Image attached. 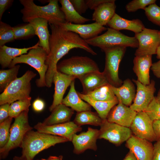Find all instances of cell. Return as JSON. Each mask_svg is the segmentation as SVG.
Instances as JSON below:
<instances>
[{"instance_id": "6da1fadb", "label": "cell", "mask_w": 160, "mask_h": 160, "mask_svg": "<svg viewBox=\"0 0 160 160\" xmlns=\"http://www.w3.org/2000/svg\"><path fill=\"white\" fill-rule=\"evenodd\" d=\"M51 34L49 40L50 52L45 62L48 68L45 76L46 86L50 87L57 72L58 62L71 49H82L93 55L97 53L78 34L59 25H49Z\"/></svg>"}, {"instance_id": "7a4b0ae2", "label": "cell", "mask_w": 160, "mask_h": 160, "mask_svg": "<svg viewBox=\"0 0 160 160\" xmlns=\"http://www.w3.org/2000/svg\"><path fill=\"white\" fill-rule=\"evenodd\" d=\"M23 7L20 10L22 19L28 23L30 19L42 18L47 19L49 25H60L66 22L65 15L60 7L58 0H50L44 6L36 5L33 0H20Z\"/></svg>"}, {"instance_id": "3957f363", "label": "cell", "mask_w": 160, "mask_h": 160, "mask_svg": "<svg viewBox=\"0 0 160 160\" xmlns=\"http://www.w3.org/2000/svg\"><path fill=\"white\" fill-rule=\"evenodd\" d=\"M69 141L61 137L31 130L25 135L20 147L22 155L28 160H33L41 151L56 144Z\"/></svg>"}, {"instance_id": "277c9868", "label": "cell", "mask_w": 160, "mask_h": 160, "mask_svg": "<svg viewBox=\"0 0 160 160\" xmlns=\"http://www.w3.org/2000/svg\"><path fill=\"white\" fill-rule=\"evenodd\" d=\"M36 74L28 70L21 77L17 78L0 95V105L11 104L16 101L31 98V81Z\"/></svg>"}, {"instance_id": "5b68a950", "label": "cell", "mask_w": 160, "mask_h": 160, "mask_svg": "<svg viewBox=\"0 0 160 160\" xmlns=\"http://www.w3.org/2000/svg\"><path fill=\"white\" fill-rule=\"evenodd\" d=\"M47 55L46 51L39 46L30 49L27 54L15 58L9 68H11L20 63L30 65L35 69L39 73V78L36 81L37 87H44L46 86L45 76L48 68V66L45 63Z\"/></svg>"}, {"instance_id": "8992f818", "label": "cell", "mask_w": 160, "mask_h": 160, "mask_svg": "<svg viewBox=\"0 0 160 160\" xmlns=\"http://www.w3.org/2000/svg\"><path fill=\"white\" fill-rule=\"evenodd\" d=\"M89 45L100 48L101 50L116 47L137 48L138 42L135 37H130L109 28L103 34L85 41Z\"/></svg>"}, {"instance_id": "52a82bcc", "label": "cell", "mask_w": 160, "mask_h": 160, "mask_svg": "<svg viewBox=\"0 0 160 160\" xmlns=\"http://www.w3.org/2000/svg\"><path fill=\"white\" fill-rule=\"evenodd\" d=\"M28 111L22 112L15 118L14 121L10 128L8 141L3 147L0 148L1 159L6 158L11 150L18 147H20L26 134L32 130L33 128L28 122Z\"/></svg>"}, {"instance_id": "ba28073f", "label": "cell", "mask_w": 160, "mask_h": 160, "mask_svg": "<svg viewBox=\"0 0 160 160\" xmlns=\"http://www.w3.org/2000/svg\"><path fill=\"white\" fill-rule=\"evenodd\" d=\"M57 71L74 76L76 78L89 72L100 71L97 63L91 58L83 56H73L64 59L57 65Z\"/></svg>"}, {"instance_id": "9c48e42d", "label": "cell", "mask_w": 160, "mask_h": 160, "mask_svg": "<svg viewBox=\"0 0 160 160\" xmlns=\"http://www.w3.org/2000/svg\"><path fill=\"white\" fill-rule=\"evenodd\" d=\"M126 48L125 47H116L102 50L105 54V66L103 72L108 83L113 87H119L123 83L119 76V69Z\"/></svg>"}, {"instance_id": "30bf717a", "label": "cell", "mask_w": 160, "mask_h": 160, "mask_svg": "<svg viewBox=\"0 0 160 160\" xmlns=\"http://www.w3.org/2000/svg\"><path fill=\"white\" fill-rule=\"evenodd\" d=\"M138 42L135 56L151 55L156 54L160 44V31L145 28L140 32L135 34Z\"/></svg>"}, {"instance_id": "8fae6325", "label": "cell", "mask_w": 160, "mask_h": 160, "mask_svg": "<svg viewBox=\"0 0 160 160\" xmlns=\"http://www.w3.org/2000/svg\"><path fill=\"white\" fill-rule=\"evenodd\" d=\"M98 139H103L116 146L126 141L132 135L130 128L124 127L106 119L103 120L99 130Z\"/></svg>"}, {"instance_id": "7c38bea8", "label": "cell", "mask_w": 160, "mask_h": 160, "mask_svg": "<svg viewBox=\"0 0 160 160\" xmlns=\"http://www.w3.org/2000/svg\"><path fill=\"white\" fill-rule=\"evenodd\" d=\"M135 136L151 142L156 141L153 121L144 111L137 112L130 127Z\"/></svg>"}, {"instance_id": "4fadbf2b", "label": "cell", "mask_w": 160, "mask_h": 160, "mask_svg": "<svg viewBox=\"0 0 160 160\" xmlns=\"http://www.w3.org/2000/svg\"><path fill=\"white\" fill-rule=\"evenodd\" d=\"M132 81L136 84L137 89L133 103L129 107L137 112L144 111L155 97V81L152 80L149 84L145 85L137 80L133 79Z\"/></svg>"}, {"instance_id": "5bb4252c", "label": "cell", "mask_w": 160, "mask_h": 160, "mask_svg": "<svg viewBox=\"0 0 160 160\" xmlns=\"http://www.w3.org/2000/svg\"><path fill=\"white\" fill-rule=\"evenodd\" d=\"M34 128L39 132L61 137L70 141H72L75 134L82 130L81 126L72 121L51 125H46L39 122Z\"/></svg>"}, {"instance_id": "9a60e30c", "label": "cell", "mask_w": 160, "mask_h": 160, "mask_svg": "<svg viewBox=\"0 0 160 160\" xmlns=\"http://www.w3.org/2000/svg\"><path fill=\"white\" fill-rule=\"evenodd\" d=\"M99 131L88 127L86 132H83L73 136L71 142L74 146L73 152L76 154L83 153L86 150L97 149V140L98 139Z\"/></svg>"}, {"instance_id": "2e32d148", "label": "cell", "mask_w": 160, "mask_h": 160, "mask_svg": "<svg viewBox=\"0 0 160 160\" xmlns=\"http://www.w3.org/2000/svg\"><path fill=\"white\" fill-rule=\"evenodd\" d=\"M137 112L119 101L109 112L106 119L109 122L130 128Z\"/></svg>"}, {"instance_id": "e0dca14e", "label": "cell", "mask_w": 160, "mask_h": 160, "mask_svg": "<svg viewBox=\"0 0 160 160\" xmlns=\"http://www.w3.org/2000/svg\"><path fill=\"white\" fill-rule=\"evenodd\" d=\"M126 142V147L137 160H152L153 145L151 142L132 135Z\"/></svg>"}, {"instance_id": "ac0fdd59", "label": "cell", "mask_w": 160, "mask_h": 160, "mask_svg": "<svg viewBox=\"0 0 160 160\" xmlns=\"http://www.w3.org/2000/svg\"><path fill=\"white\" fill-rule=\"evenodd\" d=\"M59 25L67 31L78 34L85 41L98 36L107 29L95 22L87 24H76L65 22Z\"/></svg>"}, {"instance_id": "d6986e66", "label": "cell", "mask_w": 160, "mask_h": 160, "mask_svg": "<svg viewBox=\"0 0 160 160\" xmlns=\"http://www.w3.org/2000/svg\"><path fill=\"white\" fill-rule=\"evenodd\" d=\"M76 78L58 71L55 74L53 83L55 84V92L52 103L49 109L52 112L58 105L62 103L63 96L67 88Z\"/></svg>"}, {"instance_id": "ffe728a7", "label": "cell", "mask_w": 160, "mask_h": 160, "mask_svg": "<svg viewBox=\"0 0 160 160\" xmlns=\"http://www.w3.org/2000/svg\"><path fill=\"white\" fill-rule=\"evenodd\" d=\"M152 56H135L133 60V71L137 80L145 85L150 83V70L153 63Z\"/></svg>"}, {"instance_id": "44dd1931", "label": "cell", "mask_w": 160, "mask_h": 160, "mask_svg": "<svg viewBox=\"0 0 160 160\" xmlns=\"http://www.w3.org/2000/svg\"><path fill=\"white\" fill-rule=\"evenodd\" d=\"M78 79L82 86V93L84 95H87L101 86L109 84L103 72H101L100 71L88 73Z\"/></svg>"}, {"instance_id": "7402d4cb", "label": "cell", "mask_w": 160, "mask_h": 160, "mask_svg": "<svg viewBox=\"0 0 160 160\" xmlns=\"http://www.w3.org/2000/svg\"><path fill=\"white\" fill-rule=\"evenodd\" d=\"M107 25L109 28L116 31L129 30L134 32L135 34L140 32L145 28L142 22L139 19L127 20L116 13Z\"/></svg>"}, {"instance_id": "603a6c76", "label": "cell", "mask_w": 160, "mask_h": 160, "mask_svg": "<svg viewBox=\"0 0 160 160\" xmlns=\"http://www.w3.org/2000/svg\"><path fill=\"white\" fill-rule=\"evenodd\" d=\"M33 28L36 35L38 37L39 46L47 52L49 53V40L50 34L48 29V21L46 19L36 18L29 20L28 22Z\"/></svg>"}, {"instance_id": "cb8c5ba5", "label": "cell", "mask_w": 160, "mask_h": 160, "mask_svg": "<svg viewBox=\"0 0 160 160\" xmlns=\"http://www.w3.org/2000/svg\"><path fill=\"white\" fill-rule=\"evenodd\" d=\"M115 1L109 0L98 6L94 10L92 20L102 26L107 25L116 13Z\"/></svg>"}, {"instance_id": "d4e9b609", "label": "cell", "mask_w": 160, "mask_h": 160, "mask_svg": "<svg viewBox=\"0 0 160 160\" xmlns=\"http://www.w3.org/2000/svg\"><path fill=\"white\" fill-rule=\"evenodd\" d=\"M111 88L118 100L127 106H130L135 99L136 90L132 81L129 79L125 80L119 87L112 86Z\"/></svg>"}, {"instance_id": "484cf974", "label": "cell", "mask_w": 160, "mask_h": 160, "mask_svg": "<svg viewBox=\"0 0 160 160\" xmlns=\"http://www.w3.org/2000/svg\"><path fill=\"white\" fill-rule=\"evenodd\" d=\"M39 46V41L35 45L22 48L11 47L5 45L0 47V64L2 68L9 67L12 60L16 57L27 54L30 49Z\"/></svg>"}, {"instance_id": "4316f807", "label": "cell", "mask_w": 160, "mask_h": 160, "mask_svg": "<svg viewBox=\"0 0 160 160\" xmlns=\"http://www.w3.org/2000/svg\"><path fill=\"white\" fill-rule=\"evenodd\" d=\"M51 112V114L42 122L43 124L51 125L69 121L74 111L61 103L57 106Z\"/></svg>"}, {"instance_id": "83f0119b", "label": "cell", "mask_w": 160, "mask_h": 160, "mask_svg": "<svg viewBox=\"0 0 160 160\" xmlns=\"http://www.w3.org/2000/svg\"><path fill=\"white\" fill-rule=\"evenodd\" d=\"M75 80L71 83L70 89L66 96L63 99L62 103L70 107L77 113L91 111V106L84 101L80 97L75 87Z\"/></svg>"}, {"instance_id": "f1b7e54d", "label": "cell", "mask_w": 160, "mask_h": 160, "mask_svg": "<svg viewBox=\"0 0 160 160\" xmlns=\"http://www.w3.org/2000/svg\"><path fill=\"white\" fill-rule=\"evenodd\" d=\"M77 93L82 100L89 103L96 110L99 116L103 120L107 119L111 109L119 103L118 100L108 101H96L90 98L86 95L79 92Z\"/></svg>"}, {"instance_id": "f546056e", "label": "cell", "mask_w": 160, "mask_h": 160, "mask_svg": "<svg viewBox=\"0 0 160 160\" xmlns=\"http://www.w3.org/2000/svg\"><path fill=\"white\" fill-rule=\"evenodd\" d=\"M61 9L64 14L65 22L76 24H83L91 20L80 15L74 8L70 0H59Z\"/></svg>"}, {"instance_id": "4dcf8cb0", "label": "cell", "mask_w": 160, "mask_h": 160, "mask_svg": "<svg viewBox=\"0 0 160 160\" xmlns=\"http://www.w3.org/2000/svg\"><path fill=\"white\" fill-rule=\"evenodd\" d=\"M111 86L109 84H106L86 95L90 98L96 101H108L118 100Z\"/></svg>"}, {"instance_id": "1f68e13d", "label": "cell", "mask_w": 160, "mask_h": 160, "mask_svg": "<svg viewBox=\"0 0 160 160\" xmlns=\"http://www.w3.org/2000/svg\"><path fill=\"white\" fill-rule=\"evenodd\" d=\"M103 121L97 113L88 111L77 112L73 121L80 126L85 124L100 126Z\"/></svg>"}, {"instance_id": "d6a6232c", "label": "cell", "mask_w": 160, "mask_h": 160, "mask_svg": "<svg viewBox=\"0 0 160 160\" xmlns=\"http://www.w3.org/2000/svg\"><path fill=\"white\" fill-rule=\"evenodd\" d=\"M20 67L15 65L9 69L0 70V91L3 92L6 88L17 77Z\"/></svg>"}, {"instance_id": "836d02e7", "label": "cell", "mask_w": 160, "mask_h": 160, "mask_svg": "<svg viewBox=\"0 0 160 160\" xmlns=\"http://www.w3.org/2000/svg\"><path fill=\"white\" fill-rule=\"evenodd\" d=\"M15 40L26 39L36 35L33 27L29 23L18 25L12 27Z\"/></svg>"}, {"instance_id": "e575fe53", "label": "cell", "mask_w": 160, "mask_h": 160, "mask_svg": "<svg viewBox=\"0 0 160 160\" xmlns=\"http://www.w3.org/2000/svg\"><path fill=\"white\" fill-rule=\"evenodd\" d=\"M31 99L18 100L11 103L9 108V116L15 118L22 112L29 110Z\"/></svg>"}, {"instance_id": "d590c367", "label": "cell", "mask_w": 160, "mask_h": 160, "mask_svg": "<svg viewBox=\"0 0 160 160\" xmlns=\"http://www.w3.org/2000/svg\"><path fill=\"white\" fill-rule=\"evenodd\" d=\"M15 40L12 27L0 21V47L7 43L13 41Z\"/></svg>"}, {"instance_id": "8d00e7d4", "label": "cell", "mask_w": 160, "mask_h": 160, "mask_svg": "<svg viewBox=\"0 0 160 160\" xmlns=\"http://www.w3.org/2000/svg\"><path fill=\"white\" fill-rule=\"evenodd\" d=\"M144 10L148 20L160 27V7L155 3L148 5Z\"/></svg>"}, {"instance_id": "74e56055", "label": "cell", "mask_w": 160, "mask_h": 160, "mask_svg": "<svg viewBox=\"0 0 160 160\" xmlns=\"http://www.w3.org/2000/svg\"><path fill=\"white\" fill-rule=\"evenodd\" d=\"M12 119L9 116L0 123V148L3 147L8 141Z\"/></svg>"}, {"instance_id": "f35d334b", "label": "cell", "mask_w": 160, "mask_h": 160, "mask_svg": "<svg viewBox=\"0 0 160 160\" xmlns=\"http://www.w3.org/2000/svg\"><path fill=\"white\" fill-rule=\"evenodd\" d=\"M144 111L153 121L160 120V103L155 96Z\"/></svg>"}, {"instance_id": "ab89813d", "label": "cell", "mask_w": 160, "mask_h": 160, "mask_svg": "<svg viewBox=\"0 0 160 160\" xmlns=\"http://www.w3.org/2000/svg\"><path fill=\"white\" fill-rule=\"evenodd\" d=\"M156 0H133L125 6V9L129 12H135L140 9H144L148 5L155 3Z\"/></svg>"}, {"instance_id": "60d3db41", "label": "cell", "mask_w": 160, "mask_h": 160, "mask_svg": "<svg viewBox=\"0 0 160 160\" xmlns=\"http://www.w3.org/2000/svg\"><path fill=\"white\" fill-rule=\"evenodd\" d=\"M76 10L80 15L84 13L88 8L85 0H70Z\"/></svg>"}, {"instance_id": "b9f144b4", "label": "cell", "mask_w": 160, "mask_h": 160, "mask_svg": "<svg viewBox=\"0 0 160 160\" xmlns=\"http://www.w3.org/2000/svg\"><path fill=\"white\" fill-rule=\"evenodd\" d=\"M10 104L5 103L0 106V123L9 117V108Z\"/></svg>"}, {"instance_id": "7bdbcfd3", "label": "cell", "mask_w": 160, "mask_h": 160, "mask_svg": "<svg viewBox=\"0 0 160 160\" xmlns=\"http://www.w3.org/2000/svg\"><path fill=\"white\" fill-rule=\"evenodd\" d=\"M13 0H0V20L5 11L12 5Z\"/></svg>"}, {"instance_id": "ee69618b", "label": "cell", "mask_w": 160, "mask_h": 160, "mask_svg": "<svg viewBox=\"0 0 160 160\" xmlns=\"http://www.w3.org/2000/svg\"><path fill=\"white\" fill-rule=\"evenodd\" d=\"M45 107V103L43 100L39 98H36L32 104V108L36 112H40L42 111Z\"/></svg>"}, {"instance_id": "f6af8a7d", "label": "cell", "mask_w": 160, "mask_h": 160, "mask_svg": "<svg viewBox=\"0 0 160 160\" xmlns=\"http://www.w3.org/2000/svg\"><path fill=\"white\" fill-rule=\"evenodd\" d=\"M109 0H85L88 8L95 10L102 4L109 1Z\"/></svg>"}, {"instance_id": "bcb514c9", "label": "cell", "mask_w": 160, "mask_h": 160, "mask_svg": "<svg viewBox=\"0 0 160 160\" xmlns=\"http://www.w3.org/2000/svg\"><path fill=\"white\" fill-rule=\"evenodd\" d=\"M152 160H160V139L157 140L153 145Z\"/></svg>"}, {"instance_id": "7dc6e473", "label": "cell", "mask_w": 160, "mask_h": 160, "mask_svg": "<svg viewBox=\"0 0 160 160\" xmlns=\"http://www.w3.org/2000/svg\"><path fill=\"white\" fill-rule=\"evenodd\" d=\"M151 69L155 76L160 79V59L158 61L153 63Z\"/></svg>"}, {"instance_id": "c3c4849f", "label": "cell", "mask_w": 160, "mask_h": 160, "mask_svg": "<svg viewBox=\"0 0 160 160\" xmlns=\"http://www.w3.org/2000/svg\"><path fill=\"white\" fill-rule=\"evenodd\" d=\"M153 127L157 140L160 139V120L153 121Z\"/></svg>"}, {"instance_id": "681fc988", "label": "cell", "mask_w": 160, "mask_h": 160, "mask_svg": "<svg viewBox=\"0 0 160 160\" xmlns=\"http://www.w3.org/2000/svg\"><path fill=\"white\" fill-rule=\"evenodd\" d=\"M123 160H137V159L134 153L129 151Z\"/></svg>"}, {"instance_id": "f907efd6", "label": "cell", "mask_w": 160, "mask_h": 160, "mask_svg": "<svg viewBox=\"0 0 160 160\" xmlns=\"http://www.w3.org/2000/svg\"><path fill=\"white\" fill-rule=\"evenodd\" d=\"M63 156L62 155L58 156H50L47 159H44V160H63Z\"/></svg>"}, {"instance_id": "816d5d0a", "label": "cell", "mask_w": 160, "mask_h": 160, "mask_svg": "<svg viewBox=\"0 0 160 160\" xmlns=\"http://www.w3.org/2000/svg\"><path fill=\"white\" fill-rule=\"evenodd\" d=\"M13 160H28L25 157L21 156H15L13 159Z\"/></svg>"}, {"instance_id": "f5cc1de1", "label": "cell", "mask_w": 160, "mask_h": 160, "mask_svg": "<svg viewBox=\"0 0 160 160\" xmlns=\"http://www.w3.org/2000/svg\"><path fill=\"white\" fill-rule=\"evenodd\" d=\"M156 57L158 59H160V44L156 52Z\"/></svg>"}, {"instance_id": "db71d44e", "label": "cell", "mask_w": 160, "mask_h": 160, "mask_svg": "<svg viewBox=\"0 0 160 160\" xmlns=\"http://www.w3.org/2000/svg\"><path fill=\"white\" fill-rule=\"evenodd\" d=\"M156 99L160 103V89L159 90L157 95L155 96Z\"/></svg>"}, {"instance_id": "11a10c76", "label": "cell", "mask_w": 160, "mask_h": 160, "mask_svg": "<svg viewBox=\"0 0 160 160\" xmlns=\"http://www.w3.org/2000/svg\"><path fill=\"white\" fill-rule=\"evenodd\" d=\"M36 160H44V159H36Z\"/></svg>"}, {"instance_id": "9f6ffc18", "label": "cell", "mask_w": 160, "mask_h": 160, "mask_svg": "<svg viewBox=\"0 0 160 160\" xmlns=\"http://www.w3.org/2000/svg\"></svg>"}]
</instances>
